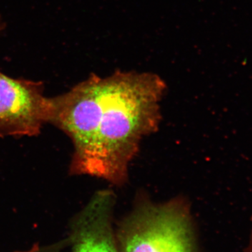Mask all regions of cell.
I'll use <instances>...</instances> for the list:
<instances>
[{
	"label": "cell",
	"instance_id": "6da1fadb",
	"mask_svg": "<svg viewBox=\"0 0 252 252\" xmlns=\"http://www.w3.org/2000/svg\"><path fill=\"white\" fill-rule=\"evenodd\" d=\"M98 84L94 138L84 160L70 173L122 187L128 182L129 168L141 142L159 128L167 86L153 73L121 71L99 77Z\"/></svg>",
	"mask_w": 252,
	"mask_h": 252
},
{
	"label": "cell",
	"instance_id": "7a4b0ae2",
	"mask_svg": "<svg viewBox=\"0 0 252 252\" xmlns=\"http://www.w3.org/2000/svg\"><path fill=\"white\" fill-rule=\"evenodd\" d=\"M115 232L119 252H196L191 209L184 196L160 203L140 198Z\"/></svg>",
	"mask_w": 252,
	"mask_h": 252
},
{
	"label": "cell",
	"instance_id": "3957f363",
	"mask_svg": "<svg viewBox=\"0 0 252 252\" xmlns=\"http://www.w3.org/2000/svg\"><path fill=\"white\" fill-rule=\"evenodd\" d=\"M49 114L50 98L41 83L0 72V137L39 135Z\"/></svg>",
	"mask_w": 252,
	"mask_h": 252
},
{
	"label": "cell",
	"instance_id": "277c9868",
	"mask_svg": "<svg viewBox=\"0 0 252 252\" xmlns=\"http://www.w3.org/2000/svg\"><path fill=\"white\" fill-rule=\"evenodd\" d=\"M116 202L112 189L94 194L73 221L72 252H119L113 225Z\"/></svg>",
	"mask_w": 252,
	"mask_h": 252
},
{
	"label": "cell",
	"instance_id": "5b68a950",
	"mask_svg": "<svg viewBox=\"0 0 252 252\" xmlns=\"http://www.w3.org/2000/svg\"><path fill=\"white\" fill-rule=\"evenodd\" d=\"M246 252H252V227L251 230V235H250V243H249L248 248H247Z\"/></svg>",
	"mask_w": 252,
	"mask_h": 252
},
{
	"label": "cell",
	"instance_id": "8992f818",
	"mask_svg": "<svg viewBox=\"0 0 252 252\" xmlns=\"http://www.w3.org/2000/svg\"><path fill=\"white\" fill-rule=\"evenodd\" d=\"M3 29V24L2 23H1V20H0V31H1V30Z\"/></svg>",
	"mask_w": 252,
	"mask_h": 252
}]
</instances>
